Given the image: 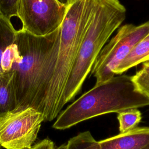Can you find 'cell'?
<instances>
[{
  "instance_id": "277c9868",
  "label": "cell",
  "mask_w": 149,
  "mask_h": 149,
  "mask_svg": "<svg viewBox=\"0 0 149 149\" xmlns=\"http://www.w3.org/2000/svg\"><path fill=\"white\" fill-rule=\"evenodd\" d=\"M119 0H95L92 17L80 44L65 90V105L80 91L101 49L126 18Z\"/></svg>"
},
{
  "instance_id": "30bf717a",
  "label": "cell",
  "mask_w": 149,
  "mask_h": 149,
  "mask_svg": "<svg viewBox=\"0 0 149 149\" xmlns=\"http://www.w3.org/2000/svg\"><path fill=\"white\" fill-rule=\"evenodd\" d=\"M149 61V38L139 41L115 69V74H121L141 63Z\"/></svg>"
},
{
  "instance_id": "ac0fdd59",
  "label": "cell",
  "mask_w": 149,
  "mask_h": 149,
  "mask_svg": "<svg viewBox=\"0 0 149 149\" xmlns=\"http://www.w3.org/2000/svg\"><path fill=\"white\" fill-rule=\"evenodd\" d=\"M141 69L146 73L149 74V61L143 63V68Z\"/></svg>"
},
{
  "instance_id": "d6986e66",
  "label": "cell",
  "mask_w": 149,
  "mask_h": 149,
  "mask_svg": "<svg viewBox=\"0 0 149 149\" xmlns=\"http://www.w3.org/2000/svg\"><path fill=\"white\" fill-rule=\"evenodd\" d=\"M143 149H149V146H147V147H145V148H143Z\"/></svg>"
},
{
  "instance_id": "8fae6325",
  "label": "cell",
  "mask_w": 149,
  "mask_h": 149,
  "mask_svg": "<svg viewBox=\"0 0 149 149\" xmlns=\"http://www.w3.org/2000/svg\"><path fill=\"white\" fill-rule=\"evenodd\" d=\"M16 33L10 19L0 14V70L2 55L6 48L15 42Z\"/></svg>"
},
{
  "instance_id": "52a82bcc",
  "label": "cell",
  "mask_w": 149,
  "mask_h": 149,
  "mask_svg": "<svg viewBox=\"0 0 149 149\" xmlns=\"http://www.w3.org/2000/svg\"><path fill=\"white\" fill-rule=\"evenodd\" d=\"M42 115L28 108L0 119V146L5 149H30L37 137Z\"/></svg>"
},
{
  "instance_id": "5b68a950",
  "label": "cell",
  "mask_w": 149,
  "mask_h": 149,
  "mask_svg": "<svg viewBox=\"0 0 149 149\" xmlns=\"http://www.w3.org/2000/svg\"><path fill=\"white\" fill-rule=\"evenodd\" d=\"M149 34V20L139 25L126 24L118 29L116 34L101 49L91 70L95 84L115 76L114 70L132 48Z\"/></svg>"
},
{
  "instance_id": "ffe728a7",
  "label": "cell",
  "mask_w": 149,
  "mask_h": 149,
  "mask_svg": "<svg viewBox=\"0 0 149 149\" xmlns=\"http://www.w3.org/2000/svg\"><path fill=\"white\" fill-rule=\"evenodd\" d=\"M146 37H147V38H149V34H148V35Z\"/></svg>"
},
{
  "instance_id": "9c48e42d",
  "label": "cell",
  "mask_w": 149,
  "mask_h": 149,
  "mask_svg": "<svg viewBox=\"0 0 149 149\" xmlns=\"http://www.w3.org/2000/svg\"><path fill=\"white\" fill-rule=\"evenodd\" d=\"M14 74L13 70H0V119L16 109Z\"/></svg>"
},
{
  "instance_id": "6da1fadb",
  "label": "cell",
  "mask_w": 149,
  "mask_h": 149,
  "mask_svg": "<svg viewBox=\"0 0 149 149\" xmlns=\"http://www.w3.org/2000/svg\"><path fill=\"white\" fill-rule=\"evenodd\" d=\"M66 13L60 27L54 62L45 91L41 114L51 121L65 106L66 83L80 44L90 22L95 0H65Z\"/></svg>"
},
{
  "instance_id": "2e32d148",
  "label": "cell",
  "mask_w": 149,
  "mask_h": 149,
  "mask_svg": "<svg viewBox=\"0 0 149 149\" xmlns=\"http://www.w3.org/2000/svg\"><path fill=\"white\" fill-rule=\"evenodd\" d=\"M19 0H0V14L10 19L17 16V7Z\"/></svg>"
},
{
  "instance_id": "8992f818",
  "label": "cell",
  "mask_w": 149,
  "mask_h": 149,
  "mask_svg": "<svg viewBox=\"0 0 149 149\" xmlns=\"http://www.w3.org/2000/svg\"><path fill=\"white\" fill-rule=\"evenodd\" d=\"M66 5L60 0H19L17 17L22 30L36 36L52 33L62 24Z\"/></svg>"
},
{
  "instance_id": "7c38bea8",
  "label": "cell",
  "mask_w": 149,
  "mask_h": 149,
  "mask_svg": "<svg viewBox=\"0 0 149 149\" xmlns=\"http://www.w3.org/2000/svg\"><path fill=\"white\" fill-rule=\"evenodd\" d=\"M117 119L120 133H125L137 127L142 116L138 109H130L118 113Z\"/></svg>"
},
{
  "instance_id": "7a4b0ae2",
  "label": "cell",
  "mask_w": 149,
  "mask_h": 149,
  "mask_svg": "<svg viewBox=\"0 0 149 149\" xmlns=\"http://www.w3.org/2000/svg\"><path fill=\"white\" fill-rule=\"evenodd\" d=\"M60 27L45 36H36L21 29L17 30L15 43L18 56L11 69L15 72V112L31 108L40 112L51 54Z\"/></svg>"
},
{
  "instance_id": "e0dca14e",
  "label": "cell",
  "mask_w": 149,
  "mask_h": 149,
  "mask_svg": "<svg viewBox=\"0 0 149 149\" xmlns=\"http://www.w3.org/2000/svg\"><path fill=\"white\" fill-rule=\"evenodd\" d=\"M30 149H66V144H63L58 147L55 146L54 143L48 139H44L40 141L34 146H33Z\"/></svg>"
},
{
  "instance_id": "5bb4252c",
  "label": "cell",
  "mask_w": 149,
  "mask_h": 149,
  "mask_svg": "<svg viewBox=\"0 0 149 149\" xmlns=\"http://www.w3.org/2000/svg\"><path fill=\"white\" fill-rule=\"evenodd\" d=\"M18 56V50L15 42L6 48L3 52L1 61V68L3 71H9Z\"/></svg>"
},
{
  "instance_id": "9a60e30c",
  "label": "cell",
  "mask_w": 149,
  "mask_h": 149,
  "mask_svg": "<svg viewBox=\"0 0 149 149\" xmlns=\"http://www.w3.org/2000/svg\"><path fill=\"white\" fill-rule=\"evenodd\" d=\"M132 79L138 90L149 98V74L140 69L132 76Z\"/></svg>"
},
{
  "instance_id": "44dd1931",
  "label": "cell",
  "mask_w": 149,
  "mask_h": 149,
  "mask_svg": "<svg viewBox=\"0 0 149 149\" xmlns=\"http://www.w3.org/2000/svg\"><path fill=\"white\" fill-rule=\"evenodd\" d=\"M0 149H1V147H0Z\"/></svg>"
},
{
  "instance_id": "ba28073f",
  "label": "cell",
  "mask_w": 149,
  "mask_h": 149,
  "mask_svg": "<svg viewBox=\"0 0 149 149\" xmlns=\"http://www.w3.org/2000/svg\"><path fill=\"white\" fill-rule=\"evenodd\" d=\"M101 149H143L149 146V127H136L98 141Z\"/></svg>"
},
{
  "instance_id": "3957f363",
  "label": "cell",
  "mask_w": 149,
  "mask_h": 149,
  "mask_svg": "<svg viewBox=\"0 0 149 149\" xmlns=\"http://www.w3.org/2000/svg\"><path fill=\"white\" fill-rule=\"evenodd\" d=\"M149 106V98L140 92L132 76H114L95 86L69 105L53 125L64 130L84 120L110 113Z\"/></svg>"
},
{
  "instance_id": "4fadbf2b",
  "label": "cell",
  "mask_w": 149,
  "mask_h": 149,
  "mask_svg": "<svg viewBox=\"0 0 149 149\" xmlns=\"http://www.w3.org/2000/svg\"><path fill=\"white\" fill-rule=\"evenodd\" d=\"M66 149H101L98 141L89 131L79 133L72 137L66 144Z\"/></svg>"
}]
</instances>
